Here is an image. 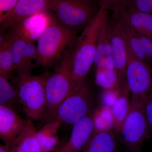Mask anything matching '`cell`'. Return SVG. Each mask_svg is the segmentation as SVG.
I'll return each mask as SVG.
<instances>
[{
  "mask_svg": "<svg viewBox=\"0 0 152 152\" xmlns=\"http://www.w3.org/2000/svg\"><path fill=\"white\" fill-rule=\"evenodd\" d=\"M72 51V49L68 50L56 70L47 77L45 82L46 107L42 118L46 123L56 117L58 107L74 86L71 75Z\"/></svg>",
  "mask_w": 152,
  "mask_h": 152,
  "instance_id": "cell-3",
  "label": "cell"
},
{
  "mask_svg": "<svg viewBox=\"0 0 152 152\" xmlns=\"http://www.w3.org/2000/svg\"><path fill=\"white\" fill-rule=\"evenodd\" d=\"M48 10L66 27L77 31L98 13L94 0H52Z\"/></svg>",
  "mask_w": 152,
  "mask_h": 152,
  "instance_id": "cell-5",
  "label": "cell"
},
{
  "mask_svg": "<svg viewBox=\"0 0 152 152\" xmlns=\"http://www.w3.org/2000/svg\"><path fill=\"white\" fill-rule=\"evenodd\" d=\"M93 98L86 78L76 82L57 110L56 117L62 123L73 125L92 110Z\"/></svg>",
  "mask_w": 152,
  "mask_h": 152,
  "instance_id": "cell-6",
  "label": "cell"
},
{
  "mask_svg": "<svg viewBox=\"0 0 152 152\" xmlns=\"http://www.w3.org/2000/svg\"><path fill=\"white\" fill-rule=\"evenodd\" d=\"M127 85L131 98L142 100L152 87L151 71L148 64L137 58L127 47Z\"/></svg>",
  "mask_w": 152,
  "mask_h": 152,
  "instance_id": "cell-8",
  "label": "cell"
},
{
  "mask_svg": "<svg viewBox=\"0 0 152 152\" xmlns=\"http://www.w3.org/2000/svg\"><path fill=\"white\" fill-rule=\"evenodd\" d=\"M7 37H4L3 35L2 34L0 33V49L1 48L3 44H4V42L5 41Z\"/></svg>",
  "mask_w": 152,
  "mask_h": 152,
  "instance_id": "cell-29",
  "label": "cell"
},
{
  "mask_svg": "<svg viewBox=\"0 0 152 152\" xmlns=\"http://www.w3.org/2000/svg\"><path fill=\"white\" fill-rule=\"evenodd\" d=\"M15 71L10 50L8 37L0 49V75L9 77Z\"/></svg>",
  "mask_w": 152,
  "mask_h": 152,
  "instance_id": "cell-23",
  "label": "cell"
},
{
  "mask_svg": "<svg viewBox=\"0 0 152 152\" xmlns=\"http://www.w3.org/2000/svg\"><path fill=\"white\" fill-rule=\"evenodd\" d=\"M110 25V41L112 56L115 69L118 76L120 89L127 86L126 80L127 49L126 41L121 31L119 24L113 16Z\"/></svg>",
  "mask_w": 152,
  "mask_h": 152,
  "instance_id": "cell-10",
  "label": "cell"
},
{
  "mask_svg": "<svg viewBox=\"0 0 152 152\" xmlns=\"http://www.w3.org/2000/svg\"><path fill=\"white\" fill-rule=\"evenodd\" d=\"M136 10L152 15V0H128Z\"/></svg>",
  "mask_w": 152,
  "mask_h": 152,
  "instance_id": "cell-27",
  "label": "cell"
},
{
  "mask_svg": "<svg viewBox=\"0 0 152 152\" xmlns=\"http://www.w3.org/2000/svg\"><path fill=\"white\" fill-rule=\"evenodd\" d=\"M52 16L49 10L34 14L18 23L12 31L24 39L34 42L44 31Z\"/></svg>",
  "mask_w": 152,
  "mask_h": 152,
  "instance_id": "cell-13",
  "label": "cell"
},
{
  "mask_svg": "<svg viewBox=\"0 0 152 152\" xmlns=\"http://www.w3.org/2000/svg\"><path fill=\"white\" fill-rule=\"evenodd\" d=\"M51 1L52 0H18L15 7L2 23L12 29L15 25L23 19L34 14L48 10Z\"/></svg>",
  "mask_w": 152,
  "mask_h": 152,
  "instance_id": "cell-14",
  "label": "cell"
},
{
  "mask_svg": "<svg viewBox=\"0 0 152 152\" xmlns=\"http://www.w3.org/2000/svg\"><path fill=\"white\" fill-rule=\"evenodd\" d=\"M96 82L99 86L105 90L120 89L118 76L115 69L104 66L96 68Z\"/></svg>",
  "mask_w": 152,
  "mask_h": 152,
  "instance_id": "cell-22",
  "label": "cell"
},
{
  "mask_svg": "<svg viewBox=\"0 0 152 152\" xmlns=\"http://www.w3.org/2000/svg\"><path fill=\"white\" fill-rule=\"evenodd\" d=\"M77 31L60 24L53 14L44 31L38 38L37 66L48 68L59 58L66 48L75 40Z\"/></svg>",
  "mask_w": 152,
  "mask_h": 152,
  "instance_id": "cell-2",
  "label": "cell"
},
{
  "mask_svg": "<svg viewBox=\"0 0 152 152\" xmlns=\"http://www.w3.org/2000/svg\"><path fill=\"white\" fill-rule=\"evenodd\" d=\"M95 115L92 110L75 123L69 140L57 152H81L94 132Z\"/></svg>",
  "mask_w": 152,
  "mask_h": 152,
  "instance_id": "cell-11",
  "label": "cell"
},
{
  "mask_svg": "<svg viewBox=\"0 0 152 152\" xmlns=\"http://www.w3.org/2000/svg\"><path fill=\"white\" fill-rule=\"evenodd\" d=\"M115 135L111 129H95L81 152H116Z\"/></svg>",
  "mask_w": 152,
  "mask_h": 152,
  "instance_id": "cell-15",
  "label": "cell"
},
{
  "mask_svg": "<svg viewBox=\"0 0 152 152\" xmlns=\"http://www.w3.org/2000/svg\"><path fill=\"white\" fill-rule=\"evenodd\" d=\"M110 30V25L108 17L101 27L98 38L94 61V64L96 66V68L104 66L107 60L112 57Z\"/></svg>",
  "mask_w": 152,
  "mask_h": 152,
  "instance_id": "cell-19",
  "label": "cell"
},
{
  "mask_svg": "<svg viewBox=\"0 0 152 152\" xmlns=\"http://www.w3.org/2000/svg\"><path fill=\"white\" fill-rule=\"evenodd\" d=\"M8 77L0 75V104L14 109L20 104L18 92L9 82Z\"/></svg>",
  "mask_w": 152,
  "mask_h": 152,
  "instance_id": "cell-21",
  "label": "cell"
},
{
  "mask_svg": "<svg viewBox=\"0 0 152 152\" xmlns=\"http://www.w3.org/2000/svg\"><path fill=\"white\" fill-rule=\"evenodd\" d=\"M46 78L31 73L18 75V96L28 119L38 121L43 117L46 107Z\"/></svg>",
  "mask_w": 152,
  "mask_h": 152,
  "instance_id": "cell-4",
  "label": "cell"
},
{
  "mask_svg": "<svg viewBox=\"0 0 152 152\" xmlns=\"http://www.w3.org/2000/svg\"><path fill=\"white\" fill-rule=\"evenodd\" d=\"M126 12L129 22L135 31L152 40V15L136 10L128 0Z\"/></svg>",
  "mask_w": 152,
  "mask_h": 152,
  "instance_id": "cell-18",
  "label": "cell"
},
{
  "mask_svg": "<svg viewBox=\"0 0 152 152\" xmlns=\"http://www.w3.org/2000/svg\"><path fill=\"white\" fill-rule=\"evenodd\" d=\"M62 123L56 116L37 131V139L42 152H51L57 146L59 142L58 132Z\"/></svg>",
  "mask_w": 152,
  "mask_h": 152,
  "instance_id": "cell-17",
  "label": "cell"
},
{
  "mask_svg": "<svg viewBox=\"0 0 152 152\" xmlns=\"http://www.w3.org/2000/svg\"><path fill=\"white\" fill-rule=\"evenodd\" d=\"M32 120L28 119L26 126L11 147L12 152H42Z\"/></svg>",
  "mask_w": 152,
  "mask_h": 152,
  "instance_id": "cell-16",
  "label": "cell"
},
{
  "mask_svg": "<svg viewBox=\"0 0 152 152\" xmlns=\"http://www.w3.org/2000/svg\"><path fill=\"white\" fill-rule=\"evenodd\" d=\"M10 45V50L15 71L18 75L31 73L37 63L38 53L37 46L34 42L24 39L13 32L8 37Z\"/></svg>",
  "mask_w": 152,
  "mask_h": 152,
  "instance_id": "cell-9",
  "label": "cell"
},
{
  "mask_svg": "<svg viewBox=\"0 0 152 152\" xmlns=\"http://www.w3.org/2000/svg\"><path fill=\"white\" fill-rule=\"evenodd\" d=\"M108 11L99 8L98 13L86 26L72 51L71 75L74 84L86 78L94 64L97 43L102 25Z\"/></svg>",
  "mask_w": 152,
  "mask_h": 152,
  "instance_id": "cell-1",
  "label": "cell"
},
{
  "mask_svg": "<svg viewBox=\"0 0 152 152\" xmlns=\"http://www.w3.org/2000/svg\"><path fill=\"white\" fill-rule=\"evenodd\" d=\"M100 8L112 10L113 13L119 10L126 4L127 0H98Z\"/></svg>",
  "mask_w": 152,
  "mask_h": 152,
  "instance_id": "cell-25",
  "label": "cell"
},
{
  "mask_svg": "<svg viewBox=\"0 0 152 152\" xmlns=\"http://www.w3.org/2000/svg\"><path fill=\"white\" fill-rule=\"evenodd\" d=\"M119 134L129 148L134 151L140 150L144 140L149 135L142 101L131 99L129 113Z\"/></svg>",
  "mask_w": 152,
  "mask_h": 152,
  "instance_id": "cell-7",
  "label": "cell"
},
{
  "mask_svg": "<svg viewBox=\"0 0 152 152\" xmlns=\"http://www.w3.org/2000/svg\"></svg>",
  "mask_w": 152,
  "mask_h": 152,
  "instance_id": "cell-30",
  "label": "cell"
},
{
  "mask_svg": "<svg viewBox=\"0 0 152 152\" xmlns=\"http://www.w3.org/2000/svg\"><path fill=\"white\" fill-rule=\"evenodd\" d=\"M18 0H0V25L12 10Z\"/></svg>",
  "mask_w": 152,
  "mask_h": 152,
  "instance_id": "cell-26",
  "label": "cell"
},
{
  "mask_svg": "<svg viewBox=\"0 0 152 152\" xmlns=\"http://www.w3.org/2000/svg\"><path fill=\"white\" fill-rule=\"evenodd\" d=\"M0 152H12L11 148L0 143Z\"/></svg>",
  "mask_w": 152,
  "mask_h": 152,
  "instance_id": "cell-28",
  "label": "cell"
},
{
  "mask_svg": "<svg viewBox=\"0 0 152 152\" xmlns=\"http://www.w3.org/2000/svg\"><path fill=\"white\" fill-rule=\"evenodd\" d=\"M128 86L122 90L121 94L118 96L112 106L111 112L113 121L114 129L119 134L122 127L130 109V102H129V93Z\"/></svg>",
  "mask_w": 152,
  "mask_h": 152,
  "instance_id": "cell-20",
  "label": "cell"
},
{
  "mask_svg": "<svg viewBox=\"0 0 152 152\" xmlns=\"http://www.w3.org/2000/svg\"><path fill=\"white\" fill-rule=\"evenodd\" d=\"M142 103L148 126L149 135L152 138V87L146 96L143 99Z\"/></svg>",
  "mask_w": 152,
  "mask_h": 152,
  "instance_id": "cell-24",
  "label": "cell"
},
{
  "mask_svg": "<svg viewBox=\"0 0 152 152\" xmlns=\"http://www.w3.org/2000/svg\"><path fill=\"white\" fill-rule=\"evenodd\" d=\"M27 120L22 118L14 109L0 104V140L5 145L11 148Z\"/></svg>",
  "mask_w": 152,
  "mask_h": 152,
  "instance_id": "cell-12",
  "label": "cell"
}]
</instances>
